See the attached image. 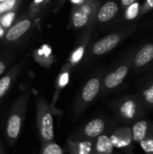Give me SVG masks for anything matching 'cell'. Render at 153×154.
Segmentation results:
<instances>
[{
	"label": "cell",
	"mask_w": 153,
	"mask_h": 154,
	"mask_svg": "<svg viewBox=\"0 0 153 154\" xmlns=\"http://www.w3.org/2000/svg\"><path fill=\"white\" fill-rule=\"evenodd\" d=\"M31 97L29 90L22 92L12 104L4 124V135L9 146L15 144L24 124Z\"/></svg>",
	"instance_id": "6da1fadb"
},
{
	"label": "cell",
	"mask_w": 153,
	"mask_h": 154,
	"mask_svg": "<svg viewBox=\"0 0 153 154\" xmlns=\"http://www.w3.org/2000/svg\"><path fill=\"white\" fill-rule=\"evenodd\" d=\"M55 105L39 97L36 101V127L42 143L54 141V116L58 113Z\"/></svg>",
	"instance_id": "7a4b0ae2"
},
{
	"label": "cell",
	"mask_w": 153,
	"mask_h": 154,
	"mask_svg": "<svg viewBox=\"0 0 153 154\" xmlns=\"http://www.w3.org/2000/svg\"><path fill=\"white\" fill-rule=\"evenodd\" d=\"M102 84L103 76L101 75H95L85 82L74 102L72 111L75 119L81 116L95 99L101 95Z\"/></svg>",
	"instance_id": "3957f363"
},
{
	"label": "cell",
	"mask_w": 153,
	"mask_h": 154,
	"mask_svg": "<svg viewBox=\"0 0 153 154\" xmlns=\"http://www.w3.org/2000/svg\"><path fill=\"white\" fill-rule=\"evenodd\" d=\"M99 3V0H88L81 5H74L70 15V25L74 29L91 28L96 21Z\"/></svg>",
	"instance_id": "277c9868"
},
{
	"label": "cell",
	"mask_w": 153,
	"mask_h": 154,
	"mask_svg": "<svg viewBox=\"0 0 153 154\" xmlns=\"http://www.w3.org/2000/svg\"><path fill=\"white\" fill-rule=\"evenodd\" d=\"M114 110L122 121H134L143 113V101L133 96L124 97L114 104Z\"/></svg>",
	"instance_id": "5b68a950"
},
{
	"label": "cell",
	"mask_w": 153,
	"mask_h": 154,
	"mask_svg": "<svg viewBox=\"0 0 153 154\" xmlns=\"http://www.w3.org/2000/svg\"><path fill=\"white\" fill-rule=\"evenodd\" d=\"M133 56H131V58L127 59L116 69L103 77L101 96L108 94L109 92L116 89L120 85L123 84L127 75L129 74L131 68L133 67Z\"/></svg>",
	"instance_id": "8992f818"
},
{
	"label": "cell",
	"mask_w": 153,
	"mask_h": 154,
	"mask_svg": "<svg viewBox=\"0 0 153 154\" xmlns=\"http://www.w3.org/2000/svg\"><path fill=\"white\" fill-rule=\"evenodd\" d=\"M130 31H119L108 34L96 42L91 48V55L94 57L102 56L114 50Z\"/></svg>",
	"instance_id": "52a82bcc"
},
{
	"label": "cell",
	"mask_w": 153,
	"mask_h": 154,
	"mask_svg": "<svg viewBox=\"0 0 153 154\" xmlns=\"http://www.w3.org/2000/svg\"><path fill=\"white\" fill-rule=\"evenodd\" d=\"M106 128V121L101 117H96L85 124L84 126L79 131V133L77 134V135L79 136L80 139L94 141L98 136L104 134Z\"/></svg>",
	"instance_id": "ba28073f"
},
{
	"label": "cell",
	"mask_w": 153,
	"mask_h": 154,
	"mask_svg": "<svg viewBox=\"0 0 153 154\" xmlns=\"http://www.w3.org/2000/svg\"><path fill=\"white\" fill-rule=\"evenodd\" d=\"M119 12V4L115 0H110L99 6L96 21L99 23H106L112 21Z\"/></svg>",
	"instance_id": "9c48e42d"
},
{
	"label": "cell",
	"mask_w": 153,
	"mask_h": 154,
	"mask_svg": "<svg viewBox=\"0 0 153 154\" xmlns=\"http://www.w3.org/2000/svg\"><path fill=\"white\" fill-rule=\"evenodd\" d=\"M110 137L115 148L118 149L128 148L133 142L132 128L129 126H124L116 129Z\"/></svg>",
	"instance_id": "30bf717a"
},
{
	"label": "cell",
	"mask_w": 153,
	"mask_h": 154,
	"mask_svg": "<svg viewBox=\"0 0 153 154\" xmlns=\"http://www.w3.org/2000/svg\"><path fill=\"white\" fill-rule=\"evenodd\" d=\"M94 141L86 139H69L66 150L69 154H93Z\"/></svg>",
	"instance_id": "8fae6325"
},
{
	"label": "cell",
	"mask_w": 153,
	"mask_h": 154,
	"mask_svg": "<svg viewBox=\"0 0 153 154\" xmlns=\"http://www.w3.org/2000/svg\"><path fill=\"white\" fill-rule=\"evenodd\" d=\"M153 60V43L143 45L133 57V67L135 69L144 68Z\"/></svg>",
	"instance_id": "7c38bea8"
},
{
	"label": "cell",
	"mask_w": 153,
	"mask_h": 154,
	"mask_svg": "<svg viewBox=\"0 0 153 154\" xmlns=\"http://www.w3.org/2000/svg\"><path fill=\"white\" fill-rule=\"evenodd\" d=\"M18 72L19 69H14L0 78V105L3 103V101L5 99V97L11 91L16 80Z\"/></svg>",
	"instance_id": "4fadbf2b"
},
{
	"label": "cell",
	"mask_w": 153,
	"mask_h": 154,
	"mask_svg": "<svg viewBox=\"0 0 153 154\" xmlns=\"http://www.w3.org/2000/svg\"><path fill=\"white\" fill-rule=\"evenodd\" d=\"M115 146L111 137L106 134H102L94 140L93 154H113Z\"/></svg>",
	"instance_id": "5bb4252c"
},
{
	"label": "cell",
	"mask_w": 153,
	"mask_h": 154,
	"mask_svg": "<svg viewBox=\"0 0 153 154\" xmlns=\"http://www.w3.org/2000/svg\"><path fill=\"white\" fill-rule=\"evenodd\" d=\"M150 127L151 125L146 120H138L135 122L131 127L133 142L140 143L142 140H144L151 131Z\"/></svg>",
	"instance_id": "9a60e30c"
},
{
	"label": "cell",
	"mask_w": 153,
	"mask_h": 154,
	"mask_svg": "<svg viewBox=\"0 0 153 154\" xmlns=\"http://www.w3.org/2000/svg\"><path fill=\"white\" fill-rule=\"evenodd\" d=\"M31 27V21L28 19H24L19 23H17L14 26H13L6 33V40L13 42L19 39L22 35H23Z\"/></svg>",
	"instance_id": "2e32d148"
},
{
	"label": "cell",
	"mask_w": 153,
	"mask_h": 154,
	"mask_svg": "<svg viewBox=\"0 0 153 154\" xmlns=\"http://www.w3.org/2000/svg\"><path fill=\"white\" fill-rule=\"evenodd\" d=\"M70 69H71L70 67H69L68 65H65V67L62 69L61 72L58 76V79H57V81H56V88H55L56 90H55L51 104L55 105L56 101L59 98L60 92L69 84V77H70Z\"/></svg>",
	"instance_id": "e0dca14e"
},
{
	"label": "cell",
	"mask_w": 153,
	"mask_h": 154,
	"mask_svg": "<svg viewBox=\"0 0 153 154\" xmlns=\"http://www.w3.org/2000/svg\"><path fill=\"white\" fill-rule=\"evenodd\" d=\"M89 34H90V32L87 33V35L83 39L82 42L75 49V51L71 53L69 59V61L66 65H68L69 67L70 68H73L74 66H76L77 64H78L81 60L83 59L84 57V54H85V51H86V48H87V45L88 43V41H89Z\"/></svg>",
	"instance_id": "ac0fdd59"
},
{
	"label": "cell",
	"mask_w": 153,
	"mask_h": 154,
	"mask_svg": "<svg viewBox=\"0 0 153 154\" xmlns=\"http://www.w3.org/2000/svg\"><path fill=\"white\" fill-rule=\"evenodd\" d=\"M40 154H64V151L60 145H59L55 141L42 143L41 147Z\"/></svg>",
	"instance_id": "d6986e66"
},
{
	"label": "cell",
	"mask_w": 153,
	"mask_h": 154,
	"mask_svg": "<svg viewBox=\"0 0 153 154\" xmlns=\"http://www.w3.org/2000/svg\"><path fill=\"white\" fill-rule=\"evenodd\" d=\"M141 5L138 1L134 2L127 8H125V18L127 20H133L141 14Z\"/></svg>",
	"instance_id": "ffe728a7"
},
{
	"label": "cell",
	"mask_w": 153,
	"mask_h": 154,
	"mask_svg": "<svg viewBox=\"0 0 153 154\" xmlns=\"http://www.w3.org/2000/svg\"><path fill=\"white\" fill-rule=\"evenodd\" d=\"M142 149L146 152V154L153 153V131H150L147 137L140 143Z\"/></svg>",
	"instance_id": "44dd1931"
},
{
	"label": "cell",
	"mask_w": 153,
	"mask_h": 154,
	"mask_svg": "<svg viewBox=\"0 0 153 154\" xmlns=\"http://www.w3.org/2000/svg\"><path fill=\"white\" fill-rule=\"evenodd\" d=\"M142 100L143 101V103H146L147 105L153 106V84L145 88L144 90H142Z\"/></svg>",
	"instance_id": "7402d4cb"
},
{
	"label": "cell",
	"mask_w": 153,
	"mask_h": 154,
	"mask_svg": "<svg viewBox=\"0 0 153 154\" xmlns=\"http://www.w3.org/2000/svg\"><path fill=\"white\" fill-rule=\"evenodd\" d=\"M14 19V13L13 12H10V13H7L6 14H5L2 18H1V24L4 26V27H9L11 25V23H13Z\"/></svg>",
	"instance_id": "603a6c76"
},
{
	"label": "cell",
	"mask_w": 153,
	"mask_h": 154,
	"mask_svg": "<svg viewBox=\"0 0 153 154\" xmlns=\"http://www.w3.org/2000/svg\"><path fill=\"white\" fill-rule=\"evenodd\" d=\"M16 3V0H5L0 3V14L11 10Z\"/></svg>",
	"instance_id": "cb8c5ba5"
},
{
	"label": "cell",
	"mask_w": 153,
	"mask_h": 154,
	"mask_svg": "<svg viewBox=\"0 0 153 154\" xmlns=\"http://www.w3.org/2000/svg\"><path fill=\"white\" fill-rule=\"evenodd\" d=\"M153 9V0H145L141 7V14H145Z\"/></svg>",
	"instance_id": "d4e9b609"
},
{
	"label": "cell",
	"mask_w": 153,
	"mask_h": 154,
	"mask_svg": "<svg viewBox=\"0 0 153 154\" xmlns=\"http://www.w3.org/2000/svg\"><path fill=\"white\" fill-rule=\"evenodd\" d=\"M51 54V49L48 45H43L39 51H38V55L41 57H45V58H50Z\"/></svg>",
	"instance_id": "484cf974"
},
{
	"label": "cell",
	"mask_w": 153,
	"mask_h": 154,
	"mask_svg": "<svg viewBox=\"0 0 153 154\" xmlns=\"http://www.w3.org/2000/svg\"><path fill=\"white\" fill-rule=\"evenodd\" d=\"M137 0H121V5L123 8H127L129 5H131L132 4H133L134 2H136Z\"/></svg>",
	"instance_id": "4316f807"
},
{
	"label": "cell",
	"mask_w": 153,
	"mask_h": 154,
	"mask_svg": "<svg viewBox=\"0 0 153 154\" xmlns=\"http://www.w3.org/2000/svg\"><path fill=\"white\" fill-rule=\"evenodd\" d=\"M70 1L74 5H81V4H83V3H85V2H87L88 0H70Z\"/></svg>",
	"instance_id": "83f0119b"
},
{
	"label": "cell",
	"mask_w": 153,
	"mask_h": 154,
	"mask_svg": "<svg viewBox=\"0 0 153 154\" xmlns=\"http://www.w3.org/2000/svg\"><path fill=\"white\" fill-rule=\"evenodd\" d=\"M0 154H5V149H4V146L0 141Z\"/></svg>",
	"instance_id": "f1b7e54d"
},
{
	"label": "cell",
	"mask_w": 153,
	"mask_h": 154,
	"mask_svg": "<svg viewBox=\"0 0 153 154\" xmlns=\"http://www.w3.org/2000/svg\"><path fill=\"white\" fill-rule=\"evenodd\" d=\"M45 0H34V4H36V5H40V4H41V3H43Z\"/></svg>",
	"instance_id": "f546056e"
},
{
	"label": "cell",
	"mask_w": 153,
	"mask_h": 154,
	"mask_svg": "<svg viewBox=\"0 0 153 154\" xmlns=\"http://www.w3.org/2000/svg\"><path fill=\"white\" fill-rule=\"evenodd\" d=\"M3 33H4V31H3V29H2V28L0 27V37H1L2 35H3Z\"/></svg>",
	"instance_id": "4dcf8cb0"
},
{
	"label": "cell",
	"mask_w": 153,
	"mask_h": 154,
	"mask_svg": "<svg viewBox=\"0 0 153 154\" xmlns=\"http://www.w3.org/2000/svg\"><path fill=\"white\" fill-rule=\"evenodd\" d=\"M4 1H5V0H0V2H4Z\"/></svg>",
	"instance_id": "1f68e13d"
},
{
	"label": "cell",
	"mask_w": 153,
	"mask_h": 154,
	"mask_svg": "<svg viewBox=\"0 0 153 154\" xmlns=\"http://www.w3.org/2000/svg\"><path fill=\"white\" fill-rule=\"evenodd\" d=\"M33 154H35V153H33Z\"/></svg>",
	"instance_id": "d6a6232c"
},
{
	"label": "cell",
	"mask_w": 153,
	"mask_h": 154,
	"mask_svg": "<svg viewBox=\"0 0 153 154\" xmlns=\"http://www.w3.org/2000/svg\"><path fill=\"white\" fill-rule=\"evenodd\" d=\"M151 154H153V153H151Z\"/></svg>",
	"instance_id": "836d02e7"
},
{
	"label": "cell",
	"mask_w": 153,
	"mask_h": 154,
	"mask_svg": "<svg viewBox=\"0 0 153 154\" xmlns=\"http://www.w3.org/2000/svg\"><path fill=\"white\" fill-rule=\"evenodd\" d=\"M63 1H64V0H63Z\"/></svg>",
	"instance_id": "e575fe53"
}]
</instances>
